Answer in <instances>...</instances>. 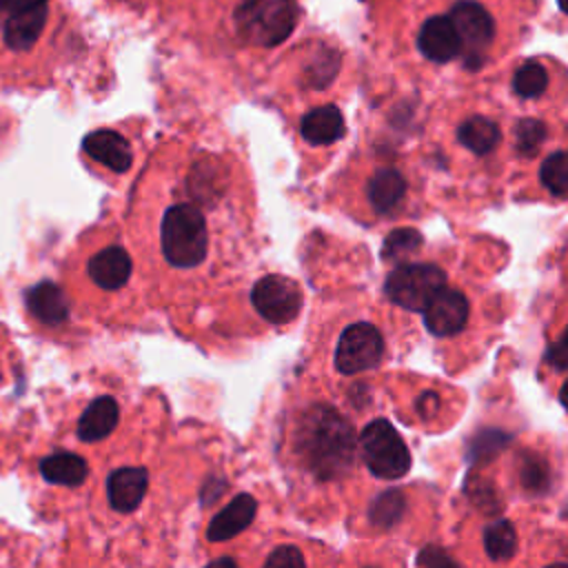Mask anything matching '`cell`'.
Segmentation results:
<instances>
[{
    "label": "cell",
    "instance_id": "6da1fadb",
    "mask_svg": "<svg viewBox=\"0 0 568 568\" xmlns=\"http://www.w3.org/2000/svg\"><path fill=\"white\" fill-rule=\"evenodd\" d=\"M67 36L64 0H0V84L49 87Z\"/></svg>",
    "mask_w": 568,
    "mask_h": 568
},
{
    "label": "cell",
    "instance_id": "7a4b0ae2",
    "mask_svg": "<svg viewBox=\"0 0 568 568\" xmlns=\"http://www.w3.org/2000/svg\"><path fill=\"white\" fill-rule=\"evenodd\" d=\"M180 195L164 204L158 220L162 264L175 273L202 268L213 251V186H204L209 166H197Z\"/></svg>",
    "mask_w": 568,
    "mask_h": 568
},
{
    "label": "cell",
    "instance_id": "3957f363",
    "mask_svg": "<svg viewBox=\"0 0 568 568\" xmlns=\"http://www.w3.org/2000/svg\"><path fill=\"white\" fill-rule=\"evenodd\" d=\"M295 450L302 466L320 481L342 477L355 457L351 422L328 404H311L295 428Z\"/></svg>",
    "mask_w": 568,
    "mask_h": 568
},
{
    "label": "cell",
    "instance_id": "277c9868",
    "mask_svg": "<svg viewBox=\"0 0 568 568\" xmlns=\"http://www.w3.org/2000/svg\"><path fill=\"white\" fill-rule=\"evenodd\" d=\"M67 284H82L100 295L122 293L133 277V257L126 246L106 233H89L67 262Z\"/></svg>",
    "mask_w": 568,
    "mask_h": 568
},
{
    "label": "cell",
    "instance_id": "5b68a950",
    "mask_svg": "<svg viewBox=\"0 0 568 568\" xmlns=\"http://www.w3.org/2000/svg\"><path fill=\"white\" fill-rule=\"evenodd\" d=\"M300 20L297 0H237L231 9L233 38L253 49L282 44Z\"/></svg>",
    "mask_w": 568,
    "mask_h": 568
},
{
    "label": "cell",
    "instance_id": "8992f818",
    "mask_svg": "<svg viewBox=\"0 0 568 568\" xmlns=\"http://www.w3.org/2000/svg\"><path fill=\"white\" fill-rule=\"evenodd\" d=\"M448 284L446 271L437 262L402 260L388 273L384 293L386 297L406 311L422 313L426 304Z\"/></svg>",
    "mask_w": 568,
    "mask_h": 568
},
{
    "label": "cell",
    "instance_id": "52a82bcc",
    "mask_svg": "<svg viewBox=\"0 0 568 568\" xmlns=\"http://www.w3.org/2000/svg\"><path fill=\"white\" fill-rule=\"evenodd\" d=\"M464 47V64L477 67L497 42V16L484 0H450L442 11Z\"/></svg>",
    "mask_w": 568,
    "mask_h": 568
},
{
    "label": "cell",
    "instance_id": "ba28073f",
    "mask_svg": "<svg viewBox=\"0 0 568 568\" xmlns=\"http://www.w3.org/2000/svg\"><path fill=\"white\" fill-rule=\"evenodd\" d=\"M359 450L366 468L379 479H399L410 468V453L395 426L377 417L359 435Z\"/></svg>",
    "mask_w": 568,
    "mask_h": 568
},
{
    "label": "cell",
    "instance_id": "9c48e42d",
    "mask_svg": "<svg viewBox=\"0 0 568 568\" xmlns=\"http://www.w3.org/2000/svg\"><path fill=\"white\" fill-rule=\"evenodd\" d=\"M359 193L373 220L395 217L406 211L410 200V180L399 164L382 162L366 171Z\"/></svg>",
    "mask_w": 568,
    "mask_h": 568
},
{
    "label": "cell",
    "instance_id": "30bf717a",
    "mask_svg": "<svg viewBox=\"0 0 568 568\" xmlns=\"http://www.w3.org/2000/svg\"><path fill=\"white\" fill-rule=\"evenodd\" d=\"M384 337L371 322L346 326L335 346V368L342 375H355L375 368L384 357Z\"/></svg>",
    "mask_w": 568,
    "mask_h": 568
},
{
    "label": "cell",
    "instance_id": "8fae6325",
    "mask_svg": "<svg viewBox=\"0 0 568 568\" xmlns=\"http://www.w3.org/2000/svg\"><path fill=\"white\" fill-rule=\"evenodd\" d=\"M251 306L268 324H288L302 308V291L286 275H264L251 286Z\"/></svg>",
    "mask_w": 568,
    "mask_h": 568
},
{
    "label": "cell",
    "instance_id": "7c38bea8",
    "mask_svg": "<svg viewBox=\"0 0 568 568\" xmlns=\"http://www.w3.org/2000/svg\"><path fill=\"white\" fill-rule=\"evenodd\" d=\"M80 155L93 171H102L104 175H124L133 166L135 149L122 131L115 126H102L84 135Z\"/></svg>",
    "mask_w": 568,
    "mask_h": 568
},
{
    "label": "cell",
    "instance_id": "4fadbf2b",
    "mask_svg": "<svg viewBox=\"0 0 568 568\" xmlns=\"http://www.w3.org/2000/svg\"><path fill=\"white\" fill-rule=\"evenodd\" d=\"M424 324L435 337H450L457 335L470 315L468 297L462 288L446 284L422 311Z\"/></svg>",
    "mask_w": 568,
    "mask_h": 568
},
{
    "label": "cell",
    "instance_id": "5bb4252c",
    "mask_svg": "<svg viewBox=\"0 0 568 568\" xmlns=\"http://www.w3.org/2000/svg\"><path fill=\"white\" fill-rule=\"evenodd\" d=\"M457 144L473 158H490L499 151L504 142V133L499 120L488 113H466L455 126Z\"/></svg>",
    "mask_w": 568,
    "mask_h": 568
},
{
    "label": "cell",
    "instance_id": "9a60e30c",
    "mask_svg": "<svg viewBox=\"0 0 568 568\" xmlns=\"http://www.w3.org/2000/svg\"><path fill=\"white\" fill-rule=\"evenodd\" d=\"M297 133L306 146L328 149L346 135L344 113L337 104H320L302 115Z\"/></svg>",
    "mask_w": 568,
    "mask_h": 568
},
{
    "label": "cell",
    "instance_id": "2e32d148",
    "mask_svg": "<svg viewBox=\"0 0 568 568\" xmlns=\"http://www.w3.org/2000/svg\"><path fill=\"white\" fill-rule=\"evenodd\" d=\"M24 302H27L29 315L42 326L55 328L69 320V311H71L69 293L49 280H42L36 286H31L24 295Z\"/></svg>",
    "mask_w": 568,
    "mask_h": 568
},
{
    "label": "cell",
    "instance_id": "e0dca14e",
    "mask_svg": "<svg viewBox=\"0 0 568 568\" xmlns=\"http://www.w3.org/2000/svg\"><path fill=\"white\" fill-rule=\"evenodd\" d=\"M149 488V473L140 466L118 468L106 479V497L113 510L118 513H133Z\"/></svg>",
    "mask_w": 568,
    "mask_h": 568
},
{
    "label": "cell",
    "instance_id": "ac0fdd59",
    "mask_svg": "<svg viewBox=\"0 0 568 568\" xmlns=\"http://www.w3.org/2000/svg\"><path fill=\"white\" fill-rule=\"evenodd\" d=\"M257 513V501L248 493L235 495L206 526L209 541H226L237 537L244 528L251 526L253 517Z\"/></svg>",
    "mask_w": 568,
    "mask_h": 568
},
{
    "label": "cell",
    "instance_id": "d6986e66",
    "mask_svg": "<svg viewBox=\"0 0 568 568\" xmlns=\"http://www.w3.org/2000/svg\"><path fill=\"white\" fill-rule=\"evenodd\" d=\"M118 419H120V408H118V402L109 395H102V397H95L87 408L84 413L80 415V422H78V437L87 444H93V442H100L104 439L106 435L113 433V428L118 426Z\"/></svg>",
    "mask_w": 568,
    "mask_h": 568
},
{
    "label": "cell",
    "instance_id": "ffe728a7",
    "mask_svg": "<svg viewBox=\"0 0 568 568\" xmlns=\"http://www.w3.org/2000/svg\"><path fill=\"white\" fill-rule=\"evenodd\" d=\"M552 84V73L550 67L541 58H530L524 60L510 80V89L517 98L521 100H539L548 93Z\"/></svg>",
    "mask_w": 568,
    "mask_h": 568
},
{
    "label": "cell",
    "instance_id": "44dd1931",
    "mask_svg": "<svg viewBox=\"0 0 568 568\" xmlns=\"http://www.w3.org/2000/svg\"><path fill=\"white\" fill-rule=\"evenodd\" d=\"M40 475L49 484L80 486L89 475V466L75 453H53L40 462Z\"/></svg>",
    "mask_w": 568,
    "mask_h": 568
},
{
    "label": "cell",
    "instance_id": "7402d4cb",
    "mask_svg": "<svg viewBox=\"0 0 568 568\" xmlns=\"http://www.w3.org/2000/svg\"><path fill=\"white\" fill-rule=\"evenodd\" d=\"M406 497L399 488L382 490L368 506V521L377 530H390L397 526L406 515Z\"/></svg>",
    "mask_w": 568,
    "mask_h": 568
},
{
    "label": "cell",
    "instance_id": "603a6c76",
    "mask_svg": "<svg viewBox=\"0 0 568 568\" xmlns=\"http://www.w3.org/2000/svg\"><path fill=\"white\" fill-rule=\"evenodd\" d=\"M484 548L493 561H508L517 550V532L508 519H497L484 530Z\"/></svg>",
    "mask_w": 568,
    "mask_h": 568
},
{
    "label": "cell",
    "instance_id": "cb8c5ba5",
    "mask_svg": "<svg viewBox=\"0 0 568 568\" xmlns=\"http://www.w3.org/2000/svg\"><path fill=\"white\" fill-rule=\"evenodd\" d=\"M519 484L528 495H546L550 490V466L537 453H521L519 457Z\"/></svg>",
    "mask_w": 568,
    "mask_h": 568
},
{
    "label": "cell",
    "instance_id": "d4e9b609",
    "mask_svg": "<svg viewBox=\"0 0 568 568\" xmlns=\"http://www.w3.org/2000/svg\"><path fill=\"white\" fill-rule=\"evenodd\" d=\"M566 180H568V160L564 149H555L548 153L539 166V184L555 200L566 197Z\"/></svg>",
    "mask_w": 568,
    "mask_h": 568
},
{
    "label": "cell",
    "instance_id": "484cf974",
    "mask_svg": "<svg viewBox=\"0 0 568 568\" xmlns=\"http://www.w3.org/2000/svg\"><path fill=\"white\" fill-rule=\"evenodd\" d=\"M548 135V126L541 120L524 118L515 124V151L521 155H535Z\"/></svg>",
    "mask_w": 568,
    "mask_h": 568
},
{
    "label": "cell",
    "instance_id": "4316f807",
    "mask_svg": "<svg viewBox=\"0 0 568 568\" xmlns=\"http://www.w3.org/2000/svg\"><path fill=\"white\" fill-rule=\"evenodd\" d=\"M508 435H504L501 430H481L475 435V439L468 446V457L473 462H486L493 455H497L506 444H508Z\"/></svg>",
    "mask_w": 568,
    "mask_h": 568
},
{
    "label": "cell",
    "instance_id": "83f0119b",
    "mask_svg": "<svg viewBox=\"0 0 568 568\" xmlns=\"http://www.w3.org/2000/svg\"><path fill=\"white\" fill-rule=\"evenodd\" d=\"M470 501L484 510V513H495L499 508V493L484 479H470L466 486Z\"/></svg>",
    "mask_w": 568,
    "mask_h": 568
},
{
    "label": "cell",
    "instance_id": "f1b7e54d",
    "mask_svg": "<svg viewBox=\"0 0 568 568\" xmlns=\"http://www.w3.org/2000/svg\"><path fill=\"white\" fill-rule=\"evenodd\" d=\"M264 568H306L300 548L277 546L264 561Z\"/></svg>",
    "mask_w": 568,
    "mask_h": 568
},
{
    "label": "cell",
    "instance_id": "f546056e",
    "mask_svg": "<svg viewBox=\"0 0 568 568\" xmlns=\"http://www.w3.org/2000/svg\"><path fill=\"white\" fill-rule=\"evenodd\" d=\"M417 566L419 568H464L439 546H424L417 555Z\"/></svg>",
    "mask_w": 568,
    "mask_h": 568
},
{
    "label": "cell",
    "instance_id": "4dcf8cb0",
    "mask_svg": "<svg viewBox=\"0 0 568 568\" xmlns=\"http://www.w3.org/2000/svg\"><path fill=\"white\" fill-rule=\"evenodd\" d=\"M548 362L559 371L564 373L566 371V337L561 335L548 351Z\"/></svg>",
    "mask_w": 568,
    "mask_h": 568
},
{
    "label": "cell",
    "instance_id": "1f68e13d",
    "mask_svg": "<svg viewBox=\"0 0 568 568\" xmlns=\"http://www.w3.org/2000/svg\"><path fill=\"white\" fill-rule=\"evenodd\" d=\"M439 408V397L430 390H426L419 399H417V413L422 417H433V413Z\"/></svg>",
    "mask_w": 568,
    "mask_h": 568
},
{
    "label": "cell",
    "instance_id": "d6a6232c",
    "mask_svg": "<svg viewBox=\"0 0 568 568\" xmlns=\"http://www.w3.org/2000/svg\"><path fill=\"white\" fill-rule=\"evenodd\" d=\"M204 568H237V564L231 557H220V559L209 561Z\"/></svg>",
    "mask_w": 568,
    "mask_h": 568
},
{
    "label": "cell",
    "instance_id": "836d02e7",
    "mask_svg": "<svg viewBox=\"0 0 568 568\" xmlns=\"http://www.w3.org/2000/svg\"><path fill=\"white\" fill-rule=\"evenodd\" d=\"M546 568H568L564 561H559V564H552V566H546Z\"/></svg>",
    "mask_w": 568,
    "mask_h": 568
}]
</instances>
